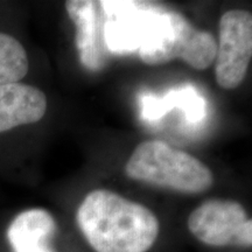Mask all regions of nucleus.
<instances>
[{"instance_id": "2", "label": "nucleus", "mask_w": 252, "mask_h": 252, "mask_svg": "<svg viewBox=\"0 0 252 252\" xmlns=\"http://www.w3.org/2000/svg\"><path fill=\"white\" fill-rule=\"evenodd\" d=\"M125 173L132 180L185 194L203 193L214 181L203 162L161 140L138 145L126 162Z\"/></svg>"}, {"instance_id": "8", "label": "nucleus", "mask_w": 252, "mask_h": 252, "mask_svg": "<svg viewBox=\"0 0 252 252\" xmlns=\"http://www.w3.org/2000/svg\"><path fill=\"white\" fill-rule=\"evenodd\" d=\"M46 110L47 98L37 88L19 82L0 86V133L39 122Z\"/></svg>"}, {"instance_id": "5", "label": "nucleus", "mask_w": 252, "mask_h": 252, "mask_svg": "<svg viewBox=\"0 0 252 252\" xmlns=\"http://www.w3.org/2000/svg\"><path fill=\"white\" fill-rule=\"evenodd\" d=\"M252 56V15L234 9L222 15L217 45L215 76L220 88L236 89L247 76Z\"/></svg>"}, {"instance_id": "10", "label": "nucleus", "mask_w": 252, "mask_h": 252, "mask_svg": "<svg viewBox=\"0 0 252 252\" xmlns=\"http://www.w3.org/2000/svg\"><path fill=\"white\" fill-rule=\"evenodd\" d=\"M141 115L149 122H154L167 115L173 109L184 110L188 123H200L207 115L203 97L191 86L172 89L163 97L144 94L140 98Z\"/></svg>"}, {"instance_id": "6", "label": "nucleus", "mask_w": 252, "mask_h": 252, "mask_svg": "<svg viewBox=\"0 0 252 252\" xmlns=\"http://www.w3.org/2000/svg\"><path fill=\"white\" fill-rule=\"evenodd\" d=\"M105 15L104 40L108 52L139 50L149 34L158 5L139 1H100Z\"/></svg>"}, {"instance_id": "4", "label": "nucleus", "mask_w": 252, "mask_h": 252, "mask_svg": "<svg viewBox=\"0 0 252 252\" xmlns=\"http://www.w3.org/2000/svg\"><path fill=\"white\" fill-rule=\"evenodd\" d=\"M188 228L198 241L212 247L252 245V220L244 207L232 200H208L189 215Z\"/></svg>"}, {"instance_id": "9", "label": "nucleus", "mask_w": 252, "mask_h": 252, "mask_svg": "<svg viewBox=\"0 0 252 252\" xmlns=\"http://www.w3.org/2000/svg\"><path fill=\"white\" fill-rule=\"evenodd\" d=\"M55 231V220L47 210L30 209L13 220L7 237L14 252H52L48 242Z\"/></svg>"}, {"instance_id": "7", "label": "nucleus", "mask_w": 252, "mask_h": 252, "mask_svg": "<svg viewBox=\"0 0 252 252\" xmlns=\"http://www.w3.org/2000/svg\"><path fill=\"white\" fill-rule=\"evenodd\" d=\"M65 8L76 26V47L81 63L88 70H100L105 65L108 54L102 4L93 0H70L65 2Z\"/></svg>"}, {"instance_id": "11", "label": "nucleus", "mask_w": 252, "mask_h": 252, "mask_svg": "<svg viewBox=\"0 0 252 252\" xmlns=\"http://www.w3.org/2000/svg\"><path fill=\"white\" fill-rule=\"evenodd\" d=\"M30 62L20 42L8 34L0 33V86L18 83L26 76Z\"/></svg>"}, {"instance_id": "1", "label": "nucleus", "mask_w": 252, "mask_h": 252, "mask_svg": "<svg viewBox=\"0 0 252 252\" xmlns=\"http://www.w3.org/2000/svg\"><path fill=\"white\" fill-rule=\"evenodd\" d=\"M81 232L96 252H147L159 235V220L143 204L96 189L76 214Z\"/></svg>"}, {"instance_id": "3", "label": "nucleus", "mask_w": 252, "mask_h": 252, "mask_svg": "<svg viewBox=\"0 0 252 252\" xmlns=\"http://www.w3.org/2000/svg\"><path fill=\"white\" fill-rule=\"evenodd\" d=\"M217 42L206 31H198L175 11L158 6L152 25L138 50L141 61L161 65L180 59L196 70L207 69L216 56Z\"/></svg>"}]
</instances>
